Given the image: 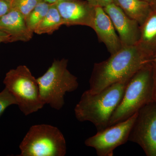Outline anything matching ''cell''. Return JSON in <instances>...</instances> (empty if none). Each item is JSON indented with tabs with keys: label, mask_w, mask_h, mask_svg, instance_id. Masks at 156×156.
Wrapping results in <instances>:
<instances>
[{
	"label": "cell",
	"mask_w": 156,
	"mask_h": 156,
	"mask_svg": "<svg viewBox=\"0 0 156 156\" xmlns=\"http://www.w3.org/2000/svg\"><path fill=\"white\" fill-rule=\"evenodd\" d=\"M10 37L7 34L0 31V44L9 43Z\"/></svg>",
	"instance_id": "44dd1931"
},
{
	"label": "cell",
	"mask_w": 156,
	"mask_h": 156,
	"mask_svg": "<svg viewBox=\"0 0 156 156\" xmlns=\"http://www.w3.org/2000/svg\"><path fill=\"white\" fill-rule=\"evenodd\" d=\"M95 11L92 29L96 33L100 41L105 45L112 55L122 48V43L112 20L103 8L96 6Z\"/></svg>",
	"instance_id": "8fae6325"
},
{
	"label": "cell",
	"mask_w": 156,
	"mask_h": 156,
	"mask_svg": "<svg viewBox=\"0 0 156 156\" xmlns=\"http://www.w3.org/2000/svg\"><path fill=\"white\" fill-rule=\"evenodd\" d=\"M43 1L47 2L49 3V4H55V3L57 2L58 0H43Z\"/></svg>",
	"instance_id": "cb8c5ba5"
},
{
	"label": "cell",
	"mask_w": 156,
	"mask_h": 156,
	"mask_svg": "<svg viewBox=\"0 0 156 156\" xmlns=\"http://www.w3.org/2000/svg\"><path fill=\"white\" fill-rule=\"evenodd\" d=\"M153 66L148 63L130 78L108 126L128 119L145 105L153 101Z\"/></svg>",
	"instance_id": "3957f363"
},
{
	"label": "cell",
	"mask_w": 156,
	"mask_h": 156,
	"mask_svg": "<svg viewBox=\"0 0 156 156\" xmlns=\"http://www.w3.org/2000/svg\"><path fill=\"white\" fill-rule=\"evenodd\" d=\"M93 5L98 6V0H86Z\"/></svg>",
	"instance_id": "603a6c76"
},
{
	"label": "cell",
	"mask_w": 156,
	"mask_h": 156,
	"mask_svg": "<svg viewBox=\"0 0 156 156\" xmlns=\"http://www.w3.org/2000/svg\"><path fill=\"white\" fill-rule=\"evenodd\" d=\"M154 62L155 63H156V55L155 56V58H154Z\"/></svg>",
	"instance_id": "4316f807"
},
{
	"label": "cell",
	"mask_w": 156,
	"mask_h": 156,
	"mask_svg": "<svg viewBox=\"0 0 156 156\" xmlns=\"http://www.w3.org/2000/svg\"><path fill=\"white\" fill-rule=\"evenodd\" d=\"M20 156H64L66 144L58 128L47 125L31 126L19 146Z\"/></svg>",
	"instance_id": "8992f818"
},
{
	"label": "cell",
	"mask_w": 156,
	"mask_h": 156,
	"mask_svg": "<svg viewBox=\"0 0 156 156\" xmlns=\"http://www.w3.org/2000/svg\"><path fill=\"white\" fill-rule=\"evenodd\" d=\"M11 9V0H0V17Z\"/></svg>",
	"instance_id": "d6986e66"
},
{
	"label": "cell",
	"mask_w": 156,
	"mask_h": 156,
	"mask_svg": "<svg viewBox=\"0 0 156 156\" xmlns=\"http://www.w3.org/2000/svg\"><path fill=\"white\" fill-rule=\"evenodd\" d=\"M3 83L15 98L17 105L25 116L38 111L44 105L37 79L26 66H19L10 70L6 74Z\"/></svg>",
	"instance_id": "5b68a950"
},
{
	"label": "cell",
	"mask_w": 156,
	"mask_h": 156,
	"mask_svg": "<svg viewBox=\"0 0 156 156\" xmlns=\"http://www.w3.org/2000/svg\"><path fill=\"white\" fill-rule=\"evenodd\" d=\"M113 2V0H98V6L104 8Z\"/></svg>",
	"instance_id": "7402d4cb"
},
{
	"label": "cell",
	"mask_w": 156,
	"mask_h": 156,
	"mask_svg": "<svg viewBox=\"0 0 156 156\" xmlns=\"http://www.w3.org/2000/svg\"><path fill=\"white\" fill-rule=\"evenodd\" d=\"M128 141L140 146L148 156H156V103L151 101L137 112Z\"/></svg>",
	"instance_id": "ba28073f"
},
{
	"label": "cell",
	"mask_w": 156,
	"mask_h": 156,
	"mask_svg": "<svg viewBox=\"0 0 156 156\" xmlns=\"http://www.w3.org/2000/svg\"><path fill=\"white\" fill-rule=\"evenodd\" d=\"M113 2L140 26L152 10L150 3L142 0H113Z\"/></svg>",
	"instance_id": "5bb4252c"
},
{
	"label": "cell",
	"mask_w": 156,
	"mask_h": 156,
	"mask_svg": "<svg viewBox=\"0 0 156 156\" xmlns=\"http://www.w3.org/2000/svg\"><path fill=\"white\" fill-rule=\"evenodd\" d=\"M130 79L112 84L96 94H92L88 90L84 92L74 109L77 119L80 122H91L98 131L108 127Z\"/></svg>",
	"instance_id": "7a4b0ae2"
},
{
	"label": "cell",
	"mask_w": 156,
	"mask_h": 156,
	"mask_svg": "<svg viewBox=\"0 0 156 156\" xmlns=\"http://www.w3.org/2000/svg\"><path fill=\"white\" fill-rule=\"evenodd\" d=\"M63 25V21L56 3L51 4L46 16L39 23L34 33L51 34Z\"/></svg>",
	"instance_id": "9a60e30c"
},
{
	"label": "cell",
	"mask_w": 156,
	"mask_h": 156,
	"mask_svg": "<svg viewBox=\"0 0 156 156\" xmlns=\"http://www.w3.org/2000/svg\"><path fill=\"white\" fill-rule=\"evenodd\" d=\"M151 5L152 8L153 9H156V0H154Z\"/></svg>",
	"instance_id": "d4e9b609"
},
{
	"label": "cell",
	"mask_w": 156,
	"mask_h": 156,
	"mask_svg": "<svg viewBox=\"0 0 156 156\" xmlns=\"http://www.w3.org/2000/svg\"><path fill=\"white\" fill-rule=\"evenodd\" d=\"M153 83L152 100L156 103V63L153 65Z\"/></svg>",
	"instance_id": "ffe728a7"
},
{
	"label": "cell",
	"mask_w": 156,
	"mask_h": 156,
	"mask_svg": "<svg viewBox=\"0 0 156 156\" xmlns=\"http://www.w3.org/2000/svg\"><path fill=\"white\" fill-rule=\"evenodd\" d=\"M56 4L63 25L85 26L93 28L96 6L86 0H58Z\"/></svg>",
	"instance_id": "9c48e42d"
},
{
	"label": "cell",
	"mask_w": 156,
	"mask_h": 156,
	"mask_svg": "<svg viewBox=\"0 0 156 156\" xmlns=\"http://www.w3.org/2000/svg\"><path fill=\"white\" fill-rule=\"evenodd\" d=\"M137 44L151 56L156 51V9H153L140 26V36Z\"/></svg>",
	"instance_id": "4fadbf2b"
},
{
	"label": "cell",
	"mask_w": 156,
	"mask_h": 156,
	"mask_svg": "<svg viewBox=\"0 0 156 156\" xmlns=\"http://www.w3.org/2000/svg\"><path fill=\"white\" fill-rule=\"evenodd\" d=\"M137 114V112L128 119L98 131L85 140V145L95 149L98 156H113L115 149L128 141Z\"/></svg>",
	"instance_id": "52a82bcc"
},
{
	"label": "cell",
	"mask_w": 156,
	"mask_h": 156,
	"mask_svg": "<svg viewBox=\"0 0 156 156\" xmlns=\"http://www.w3.org/2000/svg\"><path fill=\"white\" fill-rule=\"evenodd\" d=\"M68 60H54L46 72L37 78L40 95L44 103L59 110L64 105L66 92L75 91L78 79L67 69Z\"/></svg>",
	"instance_id": "277c9868"
},
{
	"label": "cell",
	"mask_w": 156,
	"mask_h": 156,
	"mask_svg": "<svg viewBox=\"0 0 156 156\" xmlns=\"http://www.w3.org/2000/svg\"><path fill=\"white\" fill-rule=\"evenodd\" d=\"M103 9L112 22L122 47L136 44L140 36L138 23L127 16L114 3H111Z\"/></svg>",
	"instance_id": "30bf717a"
},
{
	"label": "cell",
	"mask_w": 156,
	"mask_h": 156,
	"mask_svg": "<svg viewBox=\"0 0 156 156\" xmlns=\"http://www.w3.org/2000/svg\"><path fill=\"white\" fill-rule=\"evenodd\" d=\"M142 1H145V2H147L150 3L151 4L153 2L154 0H142Z\"/></svg>",
	"instance_id": "484cf974"
},
{
	"label": "cell",
	"mask_w": 156,
	"mask_h": 156,
	"mask_svg": "<svg viewBox=\"0 0 156 156\" xmlns=\"http://www.w3.org/2000/svg\"><path fill=\"white\" fill-rule=\"evenodd\" d=\"M51 4L44 1L39 2L25 18L26 23L31 31L34 33L39 23L46 16Z\"/></svg>",
	"instance_id": "2e32d148"
},
{
	"label": "cell",
	"mask_w": 156,
	"mask_h": 156,
	"mask_svg": "<svg viewBox=\"0 0 156 156\" xmlns=\"http://www.w3.org/2000/svg\"><path fill=\"white\" fill-rule=\"evenodd\" d=\"M0 31L10 37L9 43L28 42L33 36L22 14L16 10H11L0 17Z\"/></svg>",
	"instance_id": "7c38bea8"
},
{
	"label": "cell",
	"mask_w": 156,
	"mask_h": 156,
	"mask_svg": "<svg viewBox=\"0 0 156 156\" xmlns=\"http://www.w3.org/2000/svg\"><path fill=\"white\" fill-rule=\"evenodd\" d=\"M43 0H11V9L20 13L24 18Z\"/></svg>",
	"instance_id": "e0dca14e"
},
{
	"label": "cell",
	"mask_w": 156,
	"mask_h": 156,
	"mask_svg": "<svg viewBox=\"0 0 156 156\" xmlns=\"http://www.w3.org/2000/svg\"><path fill=\"white\" fill-rule=\"evenodd\" d=\"M12 105H17L15 98L5 88L0 92V117L6 109Z\"/></svg>",
	"instance_id": "ac0fdd59"
},
{
	"label": "cell",
	"mask_w": 156,
	"mask_h": 156,
	"mask_svg": "<svg viewBox=\"0 0 156 156\" xmlns=\"http://www.w3.org/2000/svg\"><path fill=\"white\" fill-rule=\"evenodd\" d=\"M151 56L137 44L122 47L106 60L94 64L88 91L96 94L112 84L129 79L149 63Z\"/></svg>",
	"instance_id": "6da1fadb"
}]
</instances>
